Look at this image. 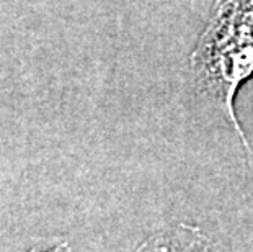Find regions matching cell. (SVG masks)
<instances>
[{
    "mask_svg": "<svg viewBox=\"0 0 253 252\" xmlns=\"http://www.w3.org/2000/svg\"><path fill=\"white\" fill-rule=\"evenodd\" d=\"M190 56L203 92L217 103L253 164V146L235 113L240 87L253 77V0H216Z\"/></svg>",
    "mask_w": 253,
    "mask_h": 252,
    "instance_id": "1",
    "label": "cell"
}]
</instances>
